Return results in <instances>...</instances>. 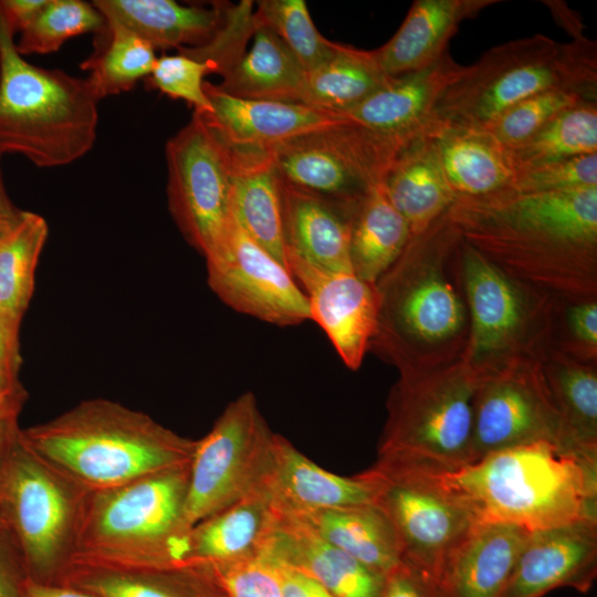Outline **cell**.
Instances as JSON below:
<instances>
[{"instance_id": "6da1fadb", "label": "cell", "mask_w": 597, "mask_h": 597, "mask_svg": "<svg viewBox=\"0 0 597 597\" xmlns=\"http://www.w3.org/2000/svg\"><path fill=\"white\" fill-rule=\"evenodd\" d=\"M447 216L510 276L556 298H597V186L460 197Z\"/></svg>"}, {"instance_id": "7a4b0ae2", "label": "cell", "mask_w": 597, "mask_h": 597, "mask_svg": "<svg viewBox=\"0 0 597 597\" xmlns=\"http://www.w3.org/2000/svg\"><path fill=\"white\" fill-rule=\"evenodd\" d=\"M461 241L446 213L412 235L376 282L379 312L369 349L399 374L446 366L464 354L470 325Z\"/></svg>"}, {"instance_id": "3957f363", "label": "cell", "mask_w": 597, "mask_h": 597, "mask_svg": "<svg viewBox=\"0 0 597 597\" xmlns=\"http://www.w3.org/2000/svg\"><path fill=\"white\" fill-rule=\"evenodd\" d=\"M476 523L527 532L597 520V462L535 442L442 472Z\"/></svg>"}, {"instance_id": "277c9868", "label": "cell", "mask_w": 597, "mask_h": 597, "mask_svg": "<svg viewBox=\"0 0 597 597\" xmlns=\"http://www.w3.org/2000/svg\"><path fill=\"white\" fill-rule=\"evenodd\" d=\"M24 442L85 491L115 488L190 462L196 440L119 402L84 400L21 429Z\"/></svg>"}, {"instance_id": "5b68a950", "label": "cell", "mask_w": 597, "mask_h": 597, "mask_svg": "<svg viewBox=\"0 0 597 597\" xmlns=\"http://www.w3.org/2000/svg\"><path fill=\"white\" fill-rule=\"evenodd\" d=\"M0 14V153L39 168L65 166L94 146L100 98L86 78L28 62Z\"/></svg>"}, {"instance_id": "8992f818", "label": "cell", "mask_w": 597, "mask_h": 597, "mask_svg": "<svg viewBox=\"0 0 597 597\" xmlns=\"http://www.w3.org/2000/svg\"><path fill=\"white\" fill-rule=\"evenodd\" d=\"M569 90L597 100V46L536 33L488 50L450 84L434 108L437 124L482 129L504 111L535 94Z\"/></svg>"}, {"instance_id": "52a82bcc", "label": "cell", "mask_w": 597, "mask_h": 597, "mask_svg": "<svg viewBox=\"0 0 597 597\" xmlns=\"http://www.w3.org/2000/svg\"><path fill=\"white\" fill-rule=\"evenodd\" d=\"M189 464L86 492L73 559L188 564L192 528L185 517Z\"/></svg>"}, {"instance_id": "ba28073f", "label": "cell", "mask_w": 597, "mask_h": 597, "mask_svg": "<svg viewBox=\"0 0 597 597\" xmlns=\"http://www.w3.org/2000/svg\"><path fill=\"white\" fill-rule=\"evenodd\" d=\"M478 379L462 358L421 373L399 374L386 402L378 458L439 470L470 464Z\"/></svg>"}, {"instance_id": "9c48e42d", "label": "cell", "mask_w": 597, "mask_h": 597, "mask_svg": "<svg viewBox=\"0 0 597 597\" xmlns=\"http://www.w3.org/2000/svg\"><path fill=\"white\" fill-rule=\"evenodd\" d=\"M86 492L36 454L20 429L0 474V523L28 578L61 582L75 555Z\"/></svg>"}, {"instance_id": "30bf717a", "label": "cell", "mask_w": 597, "mask_h": 597, "mask_svg": "<svg viewBox=\"0 0 597 597\" xmlns=\"http://www.w3.org/2000/svg\"><path fill=\"white\" fill-rule=\"evenodd\" d=\"M460 255L470 325L462 359L478 375L540 359L551 346L557 298L510 276L463 240Z\"/></svg>"}, {"instance_id": "8fae6325", "label": "cell", "mask_w": 597, "mask_h": 597, "mask_svg": "<svg viewBox=\"0 0 597 597\" xmlns=\"http://www.w3.org/2000/svg\"><path fill=\"white\" fill-rule=\"evenodd\" d=\"M443 471L383 458L364 471L375 488L374 505L394 528L402 563L431 583L447 553L476 523Z\"/></svg>"}, {"instance_id": "7c38bea8", "label": "cell", "mask_w": 597, "mask_h": 597, "mask_svg": "<svg viewBox=\"0 0 597 597\" xmlns=\"http://www.w3.org/2000/svg\"><path fill=\"white\" fill-rule=\"evenodd\" d=\"M400 149L347 117L269 151L281 181L355 210L371 188L383 184Z\"/></svg>"}, {"instance_id": "4fadbf2b", "label": "cell", "mask_w": 597, "mask_h": 597, "mask_svg": "<svg viewBox=\"0 0 597 597\" xmlns=\"http://www.w3.org/2000/svg\"><path fill=\"white\" fill-rule=\"evenodd\" d=\"M273 434L254 395L244 392L196 440L185 504L190 527L268 483Z\"/></svg>"}, {"instance_id": "5bb4252c", "label": "cell", "mask_w": 597, "mask_h": 597, "mask_svg": "<svg viewBox=\"0 0 597 597\" xmlns=\"http://www.w3.org/2000/svg\"><path fill=\"white\" fill-rule=\"evenodd\" d=\"M169 211L188 243L205 258L220 242L230 214L226 147L201 113L165 146Z\"/></svg>"}, {"instance_id": "9a60e30c", "label": "cell", "mask_w": 597, "mask_h": 597, "mask_svg": "<svg viewBox=\"0 0 597 597\" xmlns=\"http://www.w3.org/2000/svg\"><path fill=\"white\" fill-rule=\"evenodd\" d=\"M478 376L470 463L523 444L558 447L559 418L538 359L515 362Z\"/></svg>"}, {"instance_id": "2e32d148", "label": "cell", "mask_w": 597, "mask_h": 597, "mask_svg": "<svg viewBox=\"0 0 597 597\" xmlns=\"http://www.w3.org/2000/svg\"><path fill=\"white\" fill-rule=\"evenodd\" d=\"M206 261L210 287L235 311L279 326L311 320L307 298L292 273L248 235L231 210Z\"/></svg>"}, {"instance_id": "e0dca14e", "label": "cell", "mask_w": 597, "mask_h": 597, "mask_svg": "<svg viewBox=\"0 0 597 597\" xmlns=\"http://www.w3.org/2000/svg\"><path fill=\"white\" fill-rule=\"evenodd\" d=\"M286 263L307 298L311 320L326 333L343 363L349 369H358L377 327L376 284L353 271L315 266L289 250Z\"/></svg>"}, {"instance_id": "ac0fdd59", "label": "cell", "mask_w": 597, "mask_h": 597, "mask_svg": "<svg viewBox=\"0 0 597 597\" xmlns=\"http://www.w3.org/2000/svg\"><path fill=\"white\" fill-rule=\"evenodd\" d=\"M463 71L464 65L455 62L448 50L429 66L392 77L343 114L405 148L416 139L437 132L436 105Z\"/></svg>"}, {"instance_id": "d6986e66", "label": "cell", "mask_w": 597, "mask_h": 597, "mask_svg": "<svg viewBox=\"0 0 597 597\" xmlns=\"http://www.w3.org/2000/svg\"><path fill=\"white\" fill-rule=\"evenodd\" d=\"M597 576V520L530 532L504 597H543L572 587L587 593Z\"/></svg>"}, {"instance_id": "ffe728a7", "label": "cell", "mask_w": 597, "mask_h": 597, "mask_svg": "<svg viewBox=\"0 0 597 597\" xmlns=\"http://www.w3.org/2000/svg\"><path fill=\"white\" fill-rule=\"evenodd\" d=\"M528 534L511 524L475 523L441 562L436 597H504Z\"/></svg>"}, {"instance_id": "44dd1931", "label": "cell", "mask_w": 597, "mask_h": 597, "mask_svg": "<svg viewBox=\"0 0 597 597\" xmlns=\"http://www.w3.org/2000/svg\"><path fill=\"white\" fill-rule=\"evenodd\" d=\"M203 88L212 112L201 114L219 137L233 146L270 148L347 119L344 114L302 103L234 97L207 81Z\"/></svg>"}, {"instance_id": "7402d4cb", "label": "cell", "mask_w": 597, "mask_h": 597, "mask_svg": "<svg viewBox=\"0 0 597 597\" xmlns=\"http://www.w3.org/2000/svg\"><path fill=\"white\" fill-rule=\"evenodd\" d=\"M265 547L283 564L315 579L334 597H380L385 576L323 540L302 517L277 503Z\"/></svg>"}, {"instance_id": "603a6c76", "label": "cell", "mask_w": 597, "mask_h": 597, "mask_svg": "<svg viewBox=\"0 0 597 597\" xmlns=\"http://www.w3.org/2000/svg\"><path fill=\"white\" fill-rule=\"evenodd\" d=\"M59 584L96 597H226L200 565L150 566L74 558Z\"/></svg>"}, {"instance_id": "cb8c5ba5", "label": "cell", "mask_w": 597, "mask_h": 597, "mask_svg": "<svg viewBox=\"0 0 597 597\" xmlns=\"http://www.w3.org/2000/svg\"><path fill=\"white\" fill-rule=\"evenodd\" d=\"M221 140L230 165L231 213L251 239L287 268L280 181L269 148Z\"/></svg>"}, {"instance_id": "d4e9b609", "label": "cell", "mask_w": 597, "mask_h": 597, "mask_svg": "<svg viewBox=\"0 0 597 597\" xmlns=\"http://www.w3.org/2000/svg\"><path fill=\"white\" fill-rule=\"evenodd\" d=\"M268 483L277 503L294 513L374 504L375 488L365 472H328L276 433Z\"/></svg>"}, {"instance_id": "484cf974", "label": "cell", "mask_w": 597, "mask_h": 597, "mask_svg": "<svg viewBox=\"0 0 597 597\" xmlns=\"http://www.w3.org/2000/svg\"><path fill=\"white\" fill-rule=\"evenodd\" d=\"M496 0H416L396 33L373 55L389 77L420 71L436 62L461 23Z\"/></svg>"}, {"instance_id": "4316f807", "label": "cell", "mask_w": 597, "mask_h": 597, "mask_svg": "<svg viewBox=\"0 0 597 597\" xmlns=\"http://www.w3.org/2000/svg\"><path fill=\"white\" fill-rule=\"evenodd\" d=\"M106 22L135 33L156 50L198 48L221 27L228 2L210 8L172 0H94Z\"/></svg>"}, {"instance_id": "83f0119b", "label": "cell", "mask_w": 597, "mask_h": 597, "mask_svg": "<svg viewBox=\"0 0 597 597\" xmlns=\"http://www.w3.org/2000/svg\"><path fill=\"white\" fill-rule=\"evenodd\" d=\"M279 507L269 483L192 526L188 564L214 566L260 551L271 537Z\"/></svg>"}, {"instance_id": "f1b7e54d", "label": "cell", "mask_w": 597, "mask_h": 597, "mask_svg": "<svg viewBox=\"0 0 597 597\" xmlns=\"http://www.w3.org/2000/svg\"><path fill=\"white\" fill-rule=\"evenodd\" d=\"M280 181L286 250L329 271H353L350 224L355 210Z\"/></svg>"}, {"instance_id": "f546056e", "label": "cell", "mask_w": 597, "mask_h": 597, "mask_svg": "<svg viewBox=\"0 0 597 597\" xmlns=\"http://www.w3.org/2000/svg\"><path fill=\"white\" fill-rule=\"evenodd\" d=\"M561 425L558 448L597 462V363L548 346L538 359Z\"/></svg>"}, {"instance_id": "4dcf8cb0", "label": "cell", "mask_w": 597, "mask_h": 597, "mask_svg": "<svg viewBox=\"0 0 597 597\" xmlns=\"http://www.w3.org/2000/svg\"><path fill=\"white\" fill-rule=\"evenodd\" d=\"M411 237L446 214L457 197L443 174L433 135L416 139L397 156L383 181Z\"/></svg>"}, {"instance_id": "1f68e13d", "label": "cell", "mask_w": 597, "mask_h": 597, "mask_svg": "<svg viewBox=\"0 0 597 597\" xmlns=\"http://www.w3.org/2000/svg\"><path fill=\"white\" fill-rule=\"evenodd\" d=\"M255 21L251 48L221 75L217 88L240 98L302 103L306 72L283 41Z\"/></svg>"}, {"instance_id": "d6a6232c", "label": "cell", "mask_w": 597, "mask_h": 597, "mask_svg": "<svg viewBox=\"0 0 597 597\" xmlns=\"http://www.w3.org/2000/svg\"><path fill=\"white\" fill-rule=\"evenodd\" d=\"M433 138L443 174L457 198L511 188L515 171L507 151L485 132L439 125Z\"/></svg>"}, {"instance_id": "836d02e7", "label": "cell", "mask_w": 597, "mask_h": 597, "mask_svg": "<svg viewBox=\"0 0 597 597\" xmlns=\"http://www.w3.org/2000/svg\"><path fill=\"white\" fill-rule=\"evenodd\" d=\"M295 514L323 540L378 574L386 576L402 563L394 528L374 504Z\"/></svg>"}, {"instance_id": "e575fe53", "label": "cell", "mask_w": 597, "mask_h": 597, "mask_svg": "<svg viewBox=\"0 0 597 597\" xmlns=\"http://www.w3.org/2000/svg\"><path fill=\"white\" fill-rule=\"evenodd\" d=\"M410 238L406 220L390 202L383 184L371 188L352 218L349 256L353 272L376 284L402 253Z\"/></svg>"}, {"instance_id": "d590c367", "label": "cell", "mask_w": 597, "mask_h": 597, "mask_svg": "<svg viewBox=\"0 0 597 597\" xmlns=\"http://www.w3.org/2000/svg\"><path fill=\"white\" fill-rule=\"evenodd\" d=\"M391 78L378 66L371 50L337 43L325 63L306 73L302 103L343 114Z\"/></svg>"}, {"instance_id": "8d00e7d4", "label": "cell", "mask_w": 597, "mask_h": 597, "mask_svg": "<svg viewBox=\"0 0 597 597\" xmlns=\"http://www.w3.org/2000/svg\"><path fill=\"white\" fill-rule=\"evenodd\" d=\"M49 235L45 219L25 211L0 239V312L21 323L34 290V274Z\"/></svg>"}, {"instance_id": "74e56055", "label": "cell", "mask_w": 597, "mask_h": 597, "mask_svg": "<svg viewBox=\"0 0 597 597\" xmlns=\"http://www.w3.org/2000/svg\"><path fill=\"white\" fill-rule=\"evenodd\" d=\"M102 35V49L83 61L81 69L101 100L134 88L137 82L147 77L157 60L155 49L129 30L106 22Z\"/></svg>"}, {"instance_id": "f35d334b", "label": "cell", "mask_w": 597, "mask_h": 597, "mask_svg": "<svg viewBox=\"0 0 597 597\" xmlns=\"http://www.w3.org/2000/svg\"><path fill=\"white\" fill-rule=\"evenodd\" d=\"M506 151L515 172L543 163L597 154V101L566 108L528 140Z\"/></svg>"}, {"instance_id": "ab89813d", "label": "cell", "mask_w": 597, "mask_h": 597, "mask_svg": "<svg viewBox=\"0 0 597 597\" xmlns=\"http://www.w3.org/2000/svg\"><path fill=\"white\" fill-rule=\"evenodd\" d=\"M106 20L92 2L82 0H46L43 8L20 32L15 42L23 55L56 52L71 38L84 33H101Z\"/></svg>"}, {"instance_id": "60d3db41", "label": "cell", "mask_w": 597, "mask_h": 597, "mask_svg": "<svg viewBox=\"0 0 597 597\" xmlns=\"http://www.w3.org/2000/svg\"><path fill=\"white\" fill-rule=\"evenodd\" d=\"M256 20L270 28L308 73L325 63L336 42L325 39L316 29L303 0H260L255 2Z\"/></svg>"}, {"instance_id": "b9f144b4", "label": "cell", "mask_w": 597, "mask_h": 597, "mask_svg": "<svg viewBox=\"0 0 597 597\" xmlns=\"http://www.w3.org/2000/svg\"><path fill=\"white\" fill-rule=\"evenodd\" d=\"M589 98L569 90H552L530 96L511 106L480 130L505 149H512L534 136L566 108Z\"/></svg>"}, {"instance_id": "7bdbcfd3", "label": "cell", "mask_w": 597, "mask_h": 597, "mask_svg": "<svg viewBox=\"0 0 597 597\" xmlns=\"http://www.w3.org/2000/svg\"><path fill=\"white\" fill-rule=\"evenodd\" d=\"M203 567L226 597H282L281 565L265 545L243 558Z\"/></svg>"}, {"instance_id": "ee69618b", "label": "cell", "mask_w": 597, "mask_h": 597, "mask_svg": "<svg viewBox=\"0 0 597 597\" xmlns=\"http://www.w3.org/2000/svg\"><path fill=\"white\" fill-rule=\"evenodd\" d=\"M551 346L575 359L597 363V298H557Z\"/></svg>"}, {"instance_id": "f6af8a7d", "label": "cell", "mask_w": 597, "mask_h": 597, "mask_svg": "<svg viewBox=\"0 0 597 597\" xmlns=\"http://www.w3.org/2000/svg\"><path fill=\"white\" fill-rule=\"evenodd\" d=\"M255 27L253 1L228 2L224 20L211 40L205 45L178 52L208 63L212 73L221 76L247 51Z\"/></svg>"}, {"instance_id": "bcb514c9", "label": "cell", "mask_w": 597, "mask_h": 597, "mask_svg": "<svg viewBox=\"0 0 597 597\" xmlns=\"http://www.w3.org/2000/svg\"><path fill=\"white\" fill-rule=\"evenodd\" d=\"M211 73L208 63L178 52L158 56L147 78L150 87L186 102L196 113L207 114L212 112V106L203 84L205 76Z\"/></svg>"}, {"instance_id": "7dc6e473", "label": "cell", "mask_w": 597, "mask_h": 597, "mask_svg": "<svg viewBox=\"0 0 597 597\" xmlns=\"http://www.w3.org/2000/svg\"><path fill=\"white\" fill-rule=\"evenodd\" d=\"M597 186V154L543 163L515 172L511 190L549 192Z\"/></svg>"}, {"instance_id": "c3c4849f", "label": "cell", "mask_w": 597, "mask_h": 597, "mask_svg": "<svg viewBox=\"0 0 597 597\" xmlns=\"http://www.w3.org/2000/svg\"><path fill=\"white\" fill-rule=\"evenodd\" d=\"M27 578L20 554L0 524V597H21Z\"/></svg>"}, {"instance_id": "681fc988", "label": "cell", "mask_w": 597, "mask_h": 597, "mask_svg": "<svg viewBox=\"0 0 597 597\" xmlns=\"http://www.w3.org/2000/svg\"><path fill=\"white\" fill-rule=\"evenodd\" d=\"M380 597H436L432 583L401 563L384 579Z\"/></svg>"}, {"instance_id": "f907efd6", "label": "cell", "mask_w": 597, "mask_h": 597, "mask_svg": "<svg viewBox=\"0 0 597 597\" xmlns=\"http://www.w3.org/2000/svg\"><path fill=\"white\" fill-rule=\"evenodd\" d=\"M18 367L0 360V419L18 420L28 392L19 379Z\"/></svg>"}, {"instance_id": "816d5d0a", "label": "cell", "mask_w": 597, "mask_h": 597, "mask_svg": "<svg viewBox=\"0 0 597 597\" xmlns=\"http://www.w3.org/2000/svg\"><path fill=\"white\" fill-rule=\"evenodd\" d=\"M280 565L282 597H334L324 586L306 574L282 562Z\"/></svg>"}, {"instance_id": "f5cc1de1", "label": "cell", "mask_w": 597, "mask_h": 597, "mask_svg": "<svg viewBox=\"0 0 597 597\" xmlns=\"http://www.w3.org/2000/svg\"><path fill=\"white\" fill-rule=\"evenodd\" d=\"M46 0H0V14L15 34L22 32Z\"/></svg>"}, {"instance_id": "db71d44e", "label": "cell", "mask_w": 597, "mask_h": 597, "mask_svg": "<svg viewBox=\"0 0 597 597\" xmlns=\"http://www.w3.org/2000/svg\"><path fill=\"white\" fill-rule=\"evenodd\" d=\"M19 322L0 312V360L21 367Z\"/></svg>"}, {"instance_id": "11a10c76", "label": "cell", "mask_w": 597, "mask_h": 597, "mask_svg": "<svg viewBox=\"0 0 597 597\" xmlns=\"http://www.w3.org/2000/svg\"><path fill=\"white\" fill-rule=\"evenodd\" d=\"M21 597H96L85 590L64 584L39 583L27 578Z\"/></svg>"}, {"instance_id": "9f6ffc18", "label": "cell", "mask_w": 597, "mask_h": 597, "mask_svg": "<svg viewBox=\"0 0 597 597\" xmlns=\"http://www.w3.org/2000/svg\"><path fill=\"white\" fill-rule=\"evenodd\" d=\"M2 155L0 153V239L18 226L25 212L13 203L7 192L1 170Z\"/></svg>"}, {"instance_id": "6f0895ef", "label": "cell", "mask_w": 597, "mask_h": 597, "mask_svg": "<svg viewBox=\"0 0 597 597\" xmlns=\"http://www.w3.org/2000/svg\"><path fill=\"white\" fill-rule=\"evenodd\" d=\"M546 6L551 9L556 22L559 23L574 39H580L583 34V23L577 18L575 12L570 10L564 2L561 1H545Z\"/></svg>"}, {"instance_id": "680465c9", "label": "cell", "mask_w": 597, "mask_h": 597, "mask_svg": "<svg viewBox=\"0 0 597 597\" xmlns=\"http://www.w3.org/2000/svg\"><path fill=\"white\" fill-rule=\"evenodd\" d=\"M19 432L20 428L17 420L0 419V474Z\"/></svg>"}, {"instance_id": "91938a15", "label": "cell", "mask_w": 597, "mask_h": 597, "mask_svg": "<svg viewBox=\"0 0 597 597\" xmlns=\"http://www.w3.org/2000/svg\"><path fill=\"white\" fill-rule=\"evenodd\" d=\"M1 524V523H0Z\"/></svg>"}]
</instances>
